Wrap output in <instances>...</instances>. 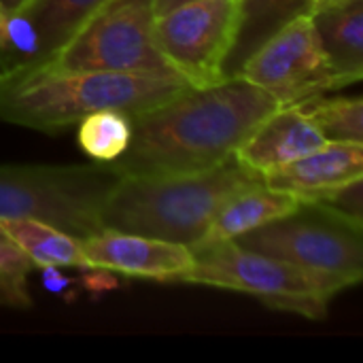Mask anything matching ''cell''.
<instances>
[{
	"mask_svg": "<svg viewBox=\"0 0 363 363\" xmlns=\"http://www.w3.org/2000/svg\"><path fill=\"white\" fill-rule=\"evenodd\" d=\"M240 0H185L153 21L155 47L191 87L219 83L236 38Z\"/></svg>",
	"mask_w": 363,
	"mask_h": 363,
	"instance_id": "8",
	"label": "cell"
},
{
	"mask_svg": "<svg viewBox=\"0 0 363 363\" xmlns=\"http://www.w3.org/2000/svg\"><path fill=\"white\" fill-rule=\"evenodd\" d=\"M345 2H351V0H308V6H311V15H313L317 11H323V9H330V6H338V4H345Z\"/></svg>",
	"mask_w": 363,
	"mask_h": 363,
	"instance_id": "24",
	"label": "cell"
},
{
	"mask_svg": "<svg viewBox=\"0 0 363 363\" xmlns=\"http://www.w3.org/2000/svg\"><path fill=\"white\" fill-rule=\"evenodd\" d=\"M181 2H185V0H153L155 15H160V13L168 11V9H172V6H177V4H181Z\"/></svg>",
	"mask_w": 363,
	"mask_h": 363,
	"instance_id": "25",
	"label": "cell"
},
{
	"mask_svg": "<svg viewBox=\"0 0 363 363\" xmlns=\"http://www.w3.org/2000/svg\"><path fill=\"white\" fill-rule=\"evenodd\" d=\"M6 74V66H4V60H2V53H0V77Z\"/></svg>",
	"mask_w": 363,
	"mask_h": 363,
	"instance_id": "26",
	"label": "cell"
},
{
	"mask_svg": "<svg viewBox=\"0 0 363 363\" xmlns=\"http://www.w3.org/2000/svg\"><path fill=\"white\" fill-rule=\"evenodd\" d=\"M153 0H104L36 68L179 77L155 47Z\"/></svg>",
	"mask_w": 363,
	"mask_h": 363,
	"instance_id": "7",
	"label": "cell"
},
{
	"mask_svg": "<svg viewBox=\"0 0 363 363\" xmlns=\"http://www.w3.org/2000/svg\"><path fill=\"white\" fill-rule=\"evenodd\" d=\"M30 0H0V15L6 17V15H13L17 13L19 9H23Z\"/></svg>",
	"mask_w": 363,
	"mask_h": 363,
	"instance_id": "23",
	"label": "cell"
},
{
	"mask_svg": "<svg viewBox=\"0 0 363 363\" xmlns=\"http://www.w3.org/2000/svg\"><path fill=\"white\" fill-rule=\"evenodd\" d=\"M34 270L36 268L30 262V257L0 225V306L15 311L32 308L28 277Z\"/></svg>",
	"mask_w": 363,
	"mask_h": 363,
	"instance_id": "20",
	"label": "cell"
},
{
	"mask_svg": "<svg viewBox=\"0 0 363 363\" xmlns=\"http://www.w3.org/2000/svg\"><path fill=\"white\" fill-rule=\"evenodd\" d=\"M187 87L181 77L147 72L30 68L0 77V121L55 134L100 108L138 115Z\"/></svg>",
	"mask_w": 363,
	"mask_h": 363,
	"instance_id": "2",
	"label": "cell"
},
{
	"mask_svg": "<svg viewBox=\"0 0 363 363\" xmlns=\"http://www.w3.org/2000/svg\"><path fill=\"white\" fill-rule=\"evenodd\" d=\"M302 15H311L308 0H240L236 38L225 60L223 77H236L255 49Z\"/></svg>",
	"mask_w": 363,
	"mask_h": 363,
	"instance_id": "16",
	"label": "cell"
},
{
	"mask_svg": "<svg viewBox=\"0 0 363 363\" xmlns=\"http://www.w3.org/2000/svg\"><path fill=\"white\" fill-rule=\"evenodd\" d=\"M40 270V281H43V287L60 298H66L68 302H72L77 296H74V289H72V281L62 272V268L57 266H43L38 268Z\"/></svg>",
	"mask_w": 363,
	"mask_h": 363,
	"instance_id": "22",
	"label": "cell"
},
{
	"mask_svg": "<svg viewBox=\"0 0 363 363\" xmlns=\"http://www.w3.org/2000/svg\"><path fill=\"white\" fill-rule=\"evenodd\" d=\"M363 179H355L338 189H334L332 194H328L323 200H319L321 204L338 211L340 215L357 221V223H363Z\"/></svg>",
	"mask_w": 363,
	"mask_h": 363,
	"instance_id": "21",
	"label": "cell"
},
{
	"mask_svg": "<svg viewBox=\"0 0 363 363\" xmlns=\"http://www.w3.org/2000/svg\"><path fill=\"white\" fill-rule=\"evenodd\" d=\"M4 232L30 257L34 268H89L81 249V238L38 219H0Z\"/></svg>",
	"mask_w": 363,
	"mask_h": 363,
	"instance_id": "17",
	"label": "cell"
},
{
	"mask_svg": "<svg viewBox=\"0 0 363 363\" xmlns=\"http://www.w3.org/2000/svg\"><path fill=\"white\" fill-rule=\"evenodd\" d=\"M323 134L325 140L363 143L362 96H325L317 94L296 104Z\"/></svg>",
	"mask_w": 363,
	"mask_h": 363,
	"instance_id": "18",
	"label": "cell"
},
{
	"mask_svg": "<svg viewBox=\"0 0 363 363\" xmlns=\"http://www.w3.org/2000/svg\"><path fill=\"white\" fill-rule=\"evenodd\" d=\"M102 2L104 0H30L17 13L0 15V53L6 72L30 70L45 64Z\"/></svg>",
	"mask_w": 363,
	"mask_h": 363,
	"instance_id": "10",
	"label": "cell"
},
{
	"mask_svg": "<svg viewBox=\"0 0 363 363\" xmlns=\"http://www.w3.org/2000/svg\"><path fill=\"white\" fill-rule=\"evenodd\" d=\"M111 164H0V219H38L77 238L102 230L100 211L119 181Z\"/></svg>",
	"mask_w": 363,
	"mask_h": 363,
	"instance_id": "4",
	"label": "cell"
},
{
	"mask_svg": "<svg viewBox=\"0 0 363 363\" xmlns=\"http://www.w3.org/2000/svg\"><path fill=\"white\" fill-rule=\"evenodd\" d=\"M194 264L181 283L217 287L259 298L266 306L323 319L330 302L347 287L289 262L251 251L234 240L194 249Z\"/></svg>",
	"mask_w": 363,
	"mask_h": 363,
	"instance_id": "5",
	"label": "cell"
},
{
	"mask_svg": "<svg viewBox=\"0 0 363 363\" xmlns=\"http://www.w3.org/2000/svg\"><path fill=\"white\" fill-rule=\"evenodd\" d=\"M79 145L98 164H111L132 140V117L117 108H100L79 121Z\"/></svg>",
	"mask_w": 363,
	"mask_h": 363,
	"instance_id": "19",
	"label": "cell"
},
{
	"mask_svg": "<svg viewBox=\"0 0 363 363\" xmlns=\"http://www.w3.org/2000/svg\"><path fill=\"white\" fill-rule=\"evenodd\" d=\"M81 249L89 268H104L117 277L123 274L160 283H181L194 264V253L185 245L108 228L81 238Z\"/></svg>",
	"mask_w": 363,
	"mask_h": 363,
	"instance_id": "11",
	"label": "cell"
},
{
	"mask_svg": "<svg viewBox=\"0 0 363 363\" xmlns=\"http://www.w3.org/2000/svg\"><path fill=\"white\" fill-rule=\"evenodd\" d=\"M355 179H363V143L325 140L311 153L264 177V183L298 202H319Z\"/></svg>",
	"mask_w": 363,
	"mask_h": 363,
	"instance_id": "12",
	"label": "cell"
},
{
	"mask_svg": "<svg viewBox=\"0 0 363 363\" xmlns=\"http://www.w3.org/2000/svg\"><path fill=\"white\" fill-rule=\"evenodd\" d=\"M298 200L289 194L274 191L266 183H257L232 196L208 223L204 236L194 249H202L217 242L238 240L240 236L291 213L298 208ZM191 249V251H194Z\"/></svg>",
	"mask_w": 363,
	"mask_h": 363,
	"instance_id": "14",
	"label": "cell"
},
{
	"mask_svg": "<svg viewBox=\"0 0 363 363\" xmlns=\"http://www.w3.org/2000/svg\"><path fill=\"white\" fill-rule=\"evenodd\" d=\"M323 143L325 138L317 125L296 104H287L266 115L236 149L234 157L247 170L268 177Z\"/></svg>",
	"mask_w": 363,
	"mask_h": 363,
	"instance_id": "13",
	"label": "cell"
},
{
	"mask_svg": "<svg viewBox=\"0 0 363 363\" xmlns=\"http://www.w3.org/2000/svg\"><path fill=\"white\" fill-rule=\"evenodd\" d=\"M234 242L304 270L332 277L347 289L363 279V223L321 202H300L291 213Z\"/></svg>",
	"mask_w": 363,
	"mask_h": 363,
	"instance_id": "6",
	"label": "cell"
},
{
	"mask_svg": "<svg viewBox=\"0 0 363 363\" xmlns=\"http://www.w3.org/2000/svg\"><path fill=\"white\" fill-rule=\"evenodd\" d=\"M321 47L347 85L363 77V0H351L313 13Z\"/></svg>",
	"mask_w": 363,
	"mask_h": 363,
	"instance_id": "15",
	"label": "cell"
},
{
	"mask_svg": "<svg viewBox=\"0 0 363 363\" xmlns=\"http://www.w3.org/2000/svg\"><path fill=\"white\" fill-rule=\"evenodd\" d=\"M236 77L262 87L279 106L345 87L321 47L313 15L296 17L274 32L245 60Z\"/></svg>",
	"mask_w": 363,
	"mask_h": 363,
	"instance_id": "9",
	"label": "cell"
},
{
	"mask_svg": "<svg viewBox=\"0 0 363 363\" xmlns=\"http://www.w3.org/2000/svg\"><path fill=\"white\" fill-rule=\"evenodd\" d=\"M277 100L242 77L187 87L132 115V140L111 162L121 177H166L213 170L230 162Z\"/></svg>",
	"mask_w": 363,
	"mask_h": 363,
	"instance_id": "1",
	"label": "cell"
},
{
	"mask_svg": "<svg viewBox=\"0 0 363 363\" xmlns=\"http://www.w3.org/2000/svg\"><path fill=\"white\" fill-rule=\"evenodd\" d=\"M257 183L264 177L240 166L236 157L194 174L119 177L102 204L100 223L194 249L219 208Z\"/></svg>",
	"mask_w": 363,
	"mask_h": 363,
	"instance_id": "3",
	"label": "cell"
}]
</instances>
